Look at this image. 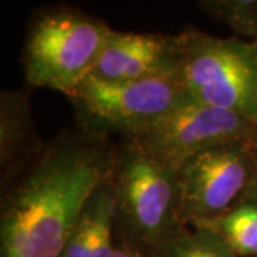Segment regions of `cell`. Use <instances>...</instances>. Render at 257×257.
I'll return each instance as SVG.
<instances>
[{"label": "cell", "mask_w": 257, "mask_h": 257, "mask_svg": "<svg viewBox=\"0 0 257 257\" xmlns=\"http://www.w3.org/2000/svg\"><path fill=\"white\" fill-rule=\"evenodd\" d=\"M135 140L157 162L177 172L189 159L213 147L257 145V126L237 113L187 97Z\"/></svg>", "instance_id": "7"}, {"label": "cell", "mask_w": 257, "mask_h": 257, "mask_svg": "<svg viewBox=\"0 0 257 257\" xmlns=\"http://www.w3.org/2000/svg\"><path fill=\"white\" fill-rule=\"evenodd\" d=\"M116 247V207L110 180H104L83 207L62 257H111Z\"/></svg>", "instance_id": "10"}, {"label": "cell", "mask_w": 257, "mask_h": 257, "mask_svg": "<svg viewBox=\"0 0 257 257\" xmlns=\"http://www.w3.org/2000/svg\"><path fill=\"white\" fill-rule=\"evenodd\" d=\"M180 36L132 33L113 29L89 76L106 82H133L176 73Z\"/></svg>", "instance_id": "8"}, {"label": "cell", "mask_w": 257, "mask_h": 257, "mask_svg": "<svg viewBox=\"0 0 257 257\" xmlns=\"http://www.w3.org/2000/svg\"><path fill=\"white\" fill-rule=\"evenodd\" d=\"M152 257H239L210 230L183 227L157 248Z\"/></svg>", "instance_id": "12"}, {"label": "cell", "mask_w": 257, "mask_h": 257, "mask_svg": "<svg viewBox=\"0 0 257 257\" xmlns=\"http://www.w3.org/2000/svg\"><path fill=\"white\" fill-rule=\"evenodd\" d=\"M77 127L106 138L135 139L189 96L179 72L133 82H106L87 76L66 96Z\"/></svg>", "instance_id": "5"}, {"label": "cell", "mask_w": 257, "mask_h": 257, "mask_svg": "<svg viewBox=\"0 0 257 257\" xmlns=\"http://www.w3.org/2000/svg\"><path fill=\"white\" fill-rule=\"evenodd\" d=\"M113 29L99 18L69 8L37 10L22 53L25 79L67 96L86 79Z\"/></svg>", "instance_id": "3"}, {"label": "cell", "mask_w": 257, "mask_h": 257, "mask_svg": "<svg viewBox=\"0 0 257 257\" xmlns=\"http://www.w3.org/2000/svg\"><path fill=\"white\" fill-rule=\"evenodd\" d=\"M111 257H143L140 256L139 253H136L133 248H130L124 243V240L120 237L119 234H117V231H116V247H114V251H113V254Z\"/></svg>", "instance_id": "14"}, {"label": "cell", "mask_w": 257, "mask_h": 257, "mask_svg": "<svg viewBox=\"0 0 257 257\" xmlns=\"http://www.w3.org/2000/svg\"><path fill=\"white\" fill-rule=\"evenodd\" d=\"M23 92L0 93V177L2 189L12 183L45 149Z\"/></svg>", "instance_id": "9"}, {"label": "cell", "mask_w": 257, "mask_h": 257, "mask_svg": "<svg viewBox=\"0 0 257 257\" xmlns=\"http://www.w3.org/2000/svg\"><path fill=\"white\" fill-rule=\"evenodd\" d=\"M116 142L62 130L2 189L0 257H62L93 192L109 179Z\"/></svg>", "instance_id": "1"}, {"label": "cell", "mask_w": 257, "mask_h": 257, "mask_svg": "<svg viewBox=\"0 0 257 257\" xmlns=\"http://www.w3.org/2000/svg\"><path fill=\"white\" fill-rule=\"evenodd\" d=\"M179 36L177 72L187 96L257 126V42L211 36L194 28Z\"/></svg>", "instance_id": "4"}, {"label": "cell", "mask_w": 257, "mask_h": 257, "mask_svg": "<svg viewBox=\"0 0 257 257\" xmlns=\"http://www.w3.org/2000/svg\"><path fill=\"white\" fill-rule=\"evenodd\" d=\"M196 229L216 233L239 257H257V202L243 197L219 217Z\"/></svg>", "instance_id": "11"}, {"label": "cell", "mask_w": 257, "mask_h": 257, "mask_svg": "<svg viewBox=\"0 0 257 257\" xmlns=\"http://www.w3.org/2000/svg\"><path fill=\"white\" fill-rule=\"evenodd\" d=\"M243 197H244V199H248V200H253V202H257V166L256 172H254V175H253V179H251V182L248 184L247 190H246Z\"/></svg>", "instance_id": "15"}, {"label": "cell", "mask_w": 257, "mask_h": 257, "mask_svg": "<svg viewBox=\"0 0 257 257\" xmlns=\"http://www.w3.org/2000/svg\"><path fill=\"white\" fill-rule=\"evenodd\" d=\"M196 5L203 13L227 25L239 36L257 42L256 0H200Z\"/></svg>", "instance_id": "13"}, {"label": "cell", "mask_w": 257, "mask_h": 257, "mask_svg": "<svg viewBox=\"0 0 257 257\" xmlns=\"http://www.w3.org/2000/svg\"><path fill=\"white\" fill-rule=\"evenodd\" d=\"M257 166V145L230 143L189 159L179 170L180 219L197 227L243 199Z\"/></svg>", "instance_id": "6"}, {"label": "cell", "mask_w": 257, "mask_h": 257, "mask_svg": "<svg viewBox=\"0 0 257 257\" xmlns=\"http://www.w3.org/2000/svg\"><path fill=\"white\" fill-rule=\"evenodd\" d=\"M116 231L128 247L152 257L166 240L186 227L180 219L179 176L135 139L116 140L110 176Z\"/></svg>", "instance_id": "2"}]
</instances>
